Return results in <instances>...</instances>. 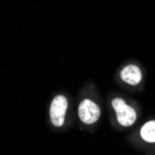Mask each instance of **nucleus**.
<instances>
[{
  "instance_id": "4",
  "label": "nucleus",
  "mask_w": 155,
  "mask_h": 155,
  "mask_svg": "<svg viewBox=\"0 0 155 155\" xmlns=\"http://www.w3.org/2000/svg\"><path fill=\"white\" fill-rule=\"evenodd\" d=\"M121 79L130 84V86H137L142 80V72L140 68L135 64L126 65L120 72Z\"/></svg>"
},
{
  "instance_id": "2",
  "label": "nucleus",
  "mask_w": 155,
  "mask_h": 155,
  "mask_svg": "<svg viewBox=\"0 0 155 155\" xmlns=\"http://www.w3.org/2000/svg\"><path fill=\"white\" fill-rule=\"evenodd\" d=\"M67 109L68 101L63 95H58L53 98L49 108V116L54 126L61 127L63 125Z\"/></svg>"
},
{
  "instance_id": "5",
  "label": "nucleus",
  "mask_w": 155,
  "mask_h": 155,
  "mask_svg": "<svg viewBox=\"0 0 155 155\" xmlns=\"http://www.w3.org/2000/svg\"><path fill=\"white\" fill-rule=\"evenodd\" d=\"M140 137L147 143H155V120L145 123L140 129Z\"/></svg>"
},
{
  "instance_id": "1",
  "label": "nucleus",
  "mask_w": 155,
  "mask_h": 155,
  "mask_svg": "<svg viewBox=\"0 0 155 155\" xmlns=\"http://www.w3.org/2000/svg\"><path fill=\"white\" fill-rule=\"evenodd\" d=\"M112 109L114 110L116 118L118 123L124 127L133 125L137 119V114L136 110L132 107L126 104V102L121 97H115L111 101Z\"/></svg>"
},
{
  "instance_id": "3",
  "label": "nucleus",
  "mask_w": 155,
  "mask_h": 155,
  "mask_svg": "<svg viewBox=\"0 0 155 155\" xmlns=\"http://www.w3.org/2000/svg\"><path fill=\"white\" fill-rule=\"evenodd\" d=\"M101 108L89 98H86L78 106V117L86 124H95L101 117Z\"/></svg>"
}]
</instances>
